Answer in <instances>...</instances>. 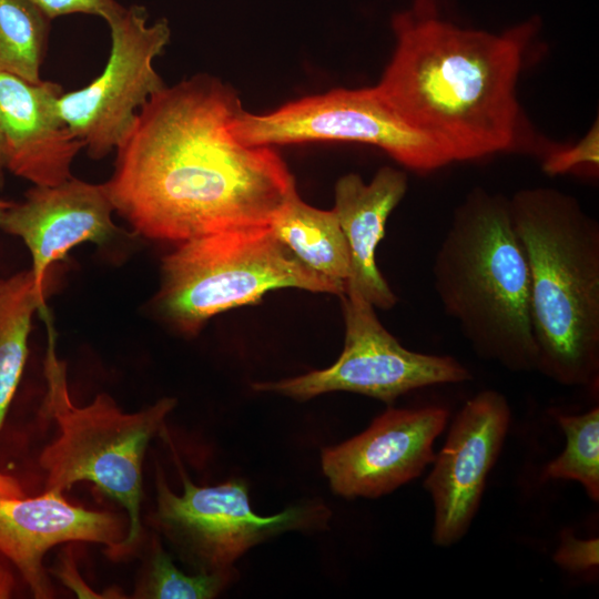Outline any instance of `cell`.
<instances>
[{
  "label": "cell",
  "mask_w": 599,
  "mask_h": 599,
  "mask_svg": "<svg viewBox=\"0 0 599 599\" xmlns=\"http://www.w3.org/2000/svg\"><path fill=\"white\" fill-rule=\"evenodd\" d=\"M241 109L237 92L205 73L152 94L115 149L105 182L115 212L138 234L177 243L270 226L295 181L273 148L234 136Z\"/></svg>",
  "instance_id": "1"
},
{
  "label": "cell",
  "mask_w": 599,
  "mask_h": 599,
  "mask_svg": "<svg viewBox=\"0 0 599 599\" xmlns=\"http://www.w3.org/2000/svg\"><path fill=\"white\" fill-rule=\"evenodd\" d=\"M393 55L376 85L412 128L449 159L469 161L519 143L517 82L532 22L500 34L441 19L415 0L392 19Z\"/></svg>",
  "instance_id": "2"
},
{
  "label": "cell",
  "mask_w": 599,
  "mask_h": 599,
  "mask_svg": "<svg viewBox=\"0 0 599 599\" xmlns=\"http://www.w3.org/2000/svg\"><path fill=\"white\" fill-rule=\"evenodd\" d=\"M530 276L537 370L568 386L599 373V224L576 199L547 187L509 200Z\"/></svg>",
  "instance_id": "3"
},
{
  "label": "cell",
  "mask_w": 599,
  "mask_h": 599,
  "mask_svg": "<svg viewBox=\"0 0 599 599\" xmlns=\"http://www.w3.org/2000/svg\"><path fill=\"white\" fill-rule=\"evenodd\" d=\"M432 274L444 312L478 356L515 372L537 369L529 267L509 200L470 192L454 212Z\"/></svg>",
  "instance_id": "4"
},
{
  "label": "cell",
  "mask_w": 599,
  "mask_h": 599,
  "mask_svg": "<svg viewBox=\"0 0 599 599\" xmlns=\"http://www.w3.org/2000/svg\"><path fill=\"white\" fill-rule=\"evenodd\" d=\"M42 317L48 329L42 413L59 429L57 438L43 448L39 458L47 475L45 489L64 491L79 481H90L118 501L126 511L128 530L124 539L106 554L111 559L125 558L142 538L144 455L152 438L163 429L176 399L164 397L135 413L122 412L104 393L98 394L89 405H74L69 394L67 364L58 356L49 312Z\"/></svg>",
  "instance_id": "5"
},
{
  "label": "cell",
  "mask_w": 599,
  "mask_h": 599,
  "mask_svg": "<svg viewBox=\"0 0 599 599\" xmlns=\"http://www.w3.org/2000/svg\"><path fill=\"white\" fill-rule=\"evenodd\" d=\"M285 287L346 292L307 267L270 226L229 230L181 242L163 258L156 307L175 329L195 335L213 316Z\"/></svg>",
  "instance_id": "6"
},
{
  "label": "cell",
  "mask_w": 599,
  "mask_h": 599,
  "mask_svg": "<svg viewBox=\"0 0 599 599\" xmlns=\"http://www.w3.org/2000/svg\"><path fill=\"white\" fill-rule=\"evenodd\" d=\"M183 493L169 487L156 470V508L153 524L196 572H214L234 567L252 547L287 531H317L327 527L328 507L308 500L273 516L251 508L244 480L216 486H196L179 464Z\"/></svg>",
  "instance_id": "7"
},
{
  "label": "cell",
  "mask_w": 599,
  "mask_h": 599,
  "mask_svg": "<svg viewBox=\"0 0 599 599\" xmlns=\"http://www.w3.org/2000/svg\"><path fill=\"white\" fill-rule=\"evenodd\" d=\"M231 130L242 143L256 146L316 141L370 144L418 172L450 163L430 139L397 114L376 85L307 95L264 114L241 109Z\"/></svg>",
  "instance_id": "8"
},
{
  "label": "cell",
  "mask_w": 599,
  "mask_h": 599,
  "mask_svg": "<svg viewBox=\"0 0 599 599\" xmlns=\"http://www.w3.org/2000/svg\"><path fill=\"white\" fill-rule=\"evenodd\" d=\"M345 321L344 348L329 367L277 382L254 383L271 392L307 400L331 392L366 395L387 404L410 390L471 379L451 356L409 351L382 325L374 306L356 294L341 296Z\"/></svg>",
  "instance_id": "9"
},
{
  "label": "cell",
  "mask_w": 599,
  "mask_h": 599,
  "mask_svg": "<svg viewBox=\"0 0 599 599\" xmlns=\"http://www.w3.org/2000/svg\"><path fill=\"white\" fill-rule=\"evenodd\" d=\"M105 21L111 47L102 73L58 100L62 121L94 160L115 151L141 106L165 85L153 61L171 39L167 20L149 23L143 6H122Z\"/></svg>",
  "instance_id": "10"
},
{
  "label": "cell",
  "mask_w": 599,
  "mask_h": 599,
  "mask_svg": "<svg viewBox=\"0 0 599 599\" xmlns=\"http://www.w3.org/2000/svg\"><path fill=\"white\" fill-rule=\"evenodd\" d=\"M446 408H388L361 434L322 450L321 465L334 494L377 498L418 477L435 459Z\"/></svg>",
  "instance_id": "11"
},
{
  "label": "cell",
  "mask_w": 599,
  "mask_h": 599,
  "mask_svg": "<svg viewBox=\"0 0 599 599\" xmlns=\"http://www.w3.org/2000/svg\"><path fill=\"white\" fill-rule=\"evenodd\" d=\"M509 419L507 400L495 390L477 394L455 417L424 484L434 502L436 545L450 546L467 532L501 450Z\"/></svg>",
  "instance_id": "12"
},
{
  "label": "cell",
  "mask_w": 599,
  "mask_h": 599,
  "mask_svg": "<svg viewBox=\"0 0 599 599\" xmlns=\"http://www.w3.org/2000/svg\"><path fill=\"white\" fill-rule=\"evenodd\" d=\"M105 183L71 177L57 185H33L21 203L6 212L0 230L19 236L28 247L38 293L44 296L47 273L84 242L105 244L120 234Z\"/></svg>",
  "instance_id": "13"
},
{
  "label": "cell",
  "mask_w": 599,
  "mask_h": 599,
  "mask_svg": "<svg viewBox=\"0 0 599 599\" xmlns=\"http://www.w3.org/2000/svg\"><path fill=\"white\" fill-rule=\"evenodd\" d=\"M124 518L70 504L63 491L45 489L37 497H0V552L19 570L32 595L50 598L43 567L45 552L60 544H103L106 551L125 537Z\"/></svg>",
  "instance_id": "14"
},
{
  "label": "cell",
  "mask_w": 599,
  "mask_h": 599,
  "mask_svg": "<svg viewBox=\"0 0 599 599\" xmlns=\"http://www.w3.org/2000/svg\"><path fill=\"white\" fill-rule=\"evenodd\" d=\"M62 93L57 82H30L0 72V130L7 170L33 185H57L71 179L72 162L84 149L59 114Z\"/></svg>",
  "instance_id": "15"
},
{
  "label": "cell",
  "mask_w": 599,
  "mask_h": 599,
  "mask_svg": "<svg viewBox=\"0 0 599 599\" xmlns=\"http://www.w3.org/2000/svg\"><path fill=\"white\" fill-rule=\"evenodd\" d=\"M406 191V174L390 166L379 169L369 183L356 173H348L335 184L333 210L351 255L346 293L356 294L382 309L392 308L397 297L376 265V247L384 237L388 216Z\"/></svg>",
  "instance_id": "16"
},
{
  "label": "cell",
  "mask_w": 599,
  "mask_h": 599,
  "mask_svg": "<svg viewBox=\"0 0 599 599\" xmlns=\"http://www.w3.org/2000/svg\"><path fill=\"white\" fill-rule=\"evenodd\" d=\"M270 229L307 267L346 288L351 255L334 210L313 207L296 192L273 217Z\"/></svg>",
  "instance_id": "17"
},
{
  "label": "cell",
  "mask_w": 599,
  "mask_h": 599,
  "mask_svg": "<svg viewBox=\"0 0 599 599\" xmlns=\"http://www.w3.org/2000/svg\"><path fill=\"white\" fill-rule=\"evenodd\" d=\"M48 312L31 271H21L0 285V430L28 356L33 314Z\"/></svg>",
  "instance_id": "18"
},
{
  "label": "cell",
  "mask_w": 599,
  "mask_h": 599,
  "mask_svg": "<svg viewBox=\"0 0 599 599\" xmlns=\"http://www.w3.org/2000/svg\"><path fill=\"white\" fill-rule=\"evenodd\" d=\"M50 21L30 0H0V72L42 80Z\"/></svg>",
  "instance_id": "19"
},
{
  "label": "cell",
  "mask_w": 599,
  "mask_h": 599,
  "mask_svg": "<svg viewBox=\"0 0 599 599\" xmlns=\"http://www.w3.org/2000/svg\"><path fill=\"white\" fill-rule=\"evenodd\" d=\"M237 578L238 571L235 567L187 575L173 564L160 538L153 536L134 598L211 599L219 596Z\"/></svg>",
  "instance_id": "20"
},
{
  "label": "cell",
  "mask_w": 599,
  "mask_h": 599,
  "mask_svg": "<svg viewBox=\"0 0 599 599\" xmlns=\"http://www.w3.org/2000/svg\"><path fill=\"white\" fill-rule=\"evenodd\" d=\"M556 419L566 436V448L549 463L545 475L549 478L579 481L588 496L599 499V409L581 415L557 414Z\"/></svg>",
  "instance_id": "21"
},
{
  "label": "cell",
  "mask_w": 599,
  "mask_h": 599,
  "mask_svg": "<svg viewBox=\"0 0 599 599\" xmlns=\"http://www.w3.org/2000/svg\"><path fill=\"white\" fill-rule=\"evenodd\" d=\"M586 165L592 169L599 165L598 121L575 145L550 152L544 160L542 170L549 175H557Z\"/></svg>",
  "instance_id": "22"
},
{
  "label": "cell",
  "mask_w": 599,
  "mask_h": 599,
  "mask_svg": "<svg viewBox=\"0 0 599 599\" xmlns=\"http://www.w3.org/2000/svg\"><path fill=\"white\" fill-rule=\"evenodd\" d=\"M554 560L562 568L573 572L593 569L598 567L599 562V540L597 538L583 540L571 534H564Z\"/></svg>",
  "instance_id": "23"
},
{
  "label": "cell",
  "mask_w": 599,
  "mask_h": 599,
  "mask_svg": "<svg viewBox=\"0 0 599 599\" xmlns=\"http://www.w3.org/2000/svg\"><path fill=\"white\" fill-rule=\"evenodd\" d=\"M50 20L73 13L92 14L108 20L121 9L116 0H30Z\"/></svg>",
  "instance_id": "24"
},
{
  "label": "cell",
  "mask_w": 599,
  "mask_h": 599,
  "mask_svg": "<svg viewBox=\"0 0 599 599\" xmlns=\"http://www.w3.org/2000/svg\"><path fill=\"white\" fill-rule=\"evenodd\" d=\"M54 575L79 598H123L120 590L111 589L101 593L91 589L78 572L75 560L69 549L63 554Z\"/></svg>",
  "instance_id": "25"
},
{
  "label": "cell",
  "mask_w": 599,
  "mask_h": 599,
  "mask_svg": "<svg viewBox=\"0 0 599 599\" xmlns=\"http://www.w3.org/2000/svg\"><path fill=\"white\" fill-rule=\"evenodd\" d=\"M0 497H24V493L16 478L0 473Z\"/></svg>",
  "instance_id": "26"
},
{
  "label": "cell",
  "mask_w": 599,
  "mask_h": 599,
  "mask_svg": "<svg viewBox=\"0 0 599 599\" xmlns=\"http://www.w3.org/2000/svg\"><path fill=\"white\" fill-rule=\"evenodd\" d=\"M7 170V158H6V149H4V141L3 136L0 130V186L4 183V176H6Z\"/></svg>",
  "instance_id": "27"
},
{
  "label": "cell",
  "mask_w": 599,
  "mask_h": 599,
  "mask_svg": "<svg viewBox=\"0 0 599 599\" xmlns=\"http://www.w3.org/2000/svg\"><path fill=\"white\" fill-rule=\"evenodd\" d=\"M11 592V582L6 573L0 570V598H6Z\"/></svg>",
  "instance_id": "28"
},
{
  "label": "cell",
  "mask_w": 599,
  "mask_h": 599,
  "mask_svg": "<svg viewBox=\"0 0 599 599\" xmlns=\"http://www.w3.org/2000/svg\"><path fill=\"white\" fill-rule=\"evenodd\" d=\"M14 202L7 201V200H0V226L3 220V216L8 209L13 204Z\"/></svg>",
  "instance_id": "29"
},
{
  "label": "cell",
  "mask_w": 599,
  "mask_h": 599,
  "mask_svg": "<svg viewBox=\"0 0 599 599\" xmlns=\"http://www.w3.org/2000/svg\"><path fill=\"white\" fill-rule=\"evenodd\" d=\"M1 283H2V278H0V285H1Z\"/></svg>",
  "instance_id": "30"
}]
</instances>
